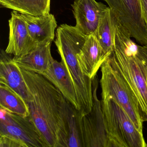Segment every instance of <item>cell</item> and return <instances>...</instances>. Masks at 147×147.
Masks as SVG:
<instances>
[{
	"instance_id": "cell-1",
	"label": "cell",
	"mask_w": 147,
	"mask_h": 147,
	"mask_svg": "<svg viewBox=\"0 0 147 147\" xmlns=\"http://www.w3.org/2000/svg\"><path fill=\"white\" fill-rule=\"evenodd\" d=\"M21 69L30 93V116L47 146L68 147L67 100L42 75Z\"/></svg>"
},
{
	"instance_id": "cell-2",
	"label": "cell",
	"mask_w": 147,
	"mask_h": 147,
	"mask_svg": "<svg viewBox=\"0 0 147 147\" xmlns=\"http://www.w3.org/2000/svg\"><path fill=\"white\" fill-rule=\"evenodd\" d=\"M112 15L114 48L112 57L137 100L143 120L147 121V78L138 54V45L131 40L129 31Z\"/></svg>"
},
{
	"instance_id": "cell-3",
	"label": "cell",
	"mask_w": 147,
	"mask_h": 147,
	"mask_svg": "<svg viewBox=\"0 0 147 147\" xmlns=\"http://www.w3.org/2000/svg\"><path fill=\"white\" fill-rule=\"evenodd\" d=\"M101 107L109 147H146L143 134L111 97L102 98Z\"/></svg>"
},
{
	"instance_id": "cell-4",
	"label": "cell",
	"mask_w": 147,
	"mask_h": 147,
	"mask_svg": "<svg viewBox=\"0 0 147 147\" xmlns=\"http://www.w3.org/2000/svg\"><path fill=\"white\" fill-rule=\"evenodd\" d=\"M100 68L101 98L111 97L116 100L128 114L136 129L143 133L144 121L139 104L111 55L103 63Z\"/></svg>"
},
{
	"instance_id": "cell-5",
	"label": "cell",
	"mask_w": 147,
	"mask_h": 147,
	"mask_svg": "<svg viewBox=\"0 0 147 147\" xmlns=\"http://www.w3.org/2000/svg\"><path fill=\"white\" fill-rule=\"evenodd\" d=\"M82 47V44L74 39L65 40L57 47L74 86L81 117L89 113L93 105V80L83 74L77 60Z\"/></svg>"
},
{
	"instance_id": "cell-6",
	"label": "cell",
	"mask_w": 147,
	"mask_h": 147,
	"mask_svg": "<svg viewBox=\"0 0 147 147\" xmlns=\"http://www.w3.org/2000/svg\"><path fill=\"white\" fill-rule=\"evenodd\" d=\"M0 135L11 137L26 147H47L30 115L23 117L1 108Z\"/></svg>"
},
{
	"instance_id": "cell-7",
	"label": "cell",
	"mask_w": 147,
	"mask_h": 147,
	"mask_svg": "<svg viewBox=\"0 0 147 147\" xmlns=\"http://www.w3.org/2000/svg\"><path fill=\"white\" fill-rule=\"evenodd\" d=\"M112 13L137 42L147 45V25L139 0H103Z\"/></svg>"
},
{
	"instance_id": "cell-8",
	"label": "cell",
	"mask_w": 147,
	"mask_h": 147,
	"mask_svg": "<svg viewBox=\"0 0 147 147\" xmlns=\"http://www.w3.org/2000/svg\"><path fill=\"white\" fill-rule=\"evenodd\" d=\"M98 86V79L96 75L92 80L93 105L92 110L80 117L83 147H109L101 101L97 96Z\"/></svg>"
},
{
	"instance_id": "cell-9",
	"label": "cell",
	"mask_w": 147,
	"mask_h": 147,
	"mask_svg": "<svg viewBox=\"0 0 147 147\" xmlns=\"http://www.w3.org/2000/svg\"><path fill=\"white\" fill-rule=\"evenodd\" d=\"M76 28L85 36L94 34L109 7L95 0H75L71 5Z\"/></svg>"
},
{
	"instance_id": "cell-10",
	"label": "cell",
	"mask_w": 147,
	"mask_h": 147,
	"mask_svg": "<svg viewBox=\"0 0 147 147\" xmlns=\"http://www.w3.org/2000/svg\"><path fill=\"white\" fill-rule=\"evenodd\" d=\"M11 15L9 20V42L5 51L14 57L23 56L36 49L38 45L31 37L20 13L13 11Z\"/></svg>"
},
{
	"instance_id": "cell-11",
	"label": "cell",
	"mask_w": 147,
	"mask_h": 147,
	"mask_svg": "<svg viewBox=\"0 0 147 147\" xmlns=\"http://www.w3.org/2000/svg\"><path fill=\"white\" fill-rule=\"evenodd\" d=\"M0 83L19 94L26 103L30 100V93L21 68L3 50L0 54Z\"/></svg>"
},
{
	"instance_id": "cell-12",
	"label": "cell",
	"mask_w": 147,
	"mask_h": 147,
	"mask_svg": "<svg viewBox=\"0 0 147 147\" xmlns=\"http://www.w3.org/2000/svg\"><path fill=\"white\" fill-rule=\"evenodd\" d=\"M109 56L105 53L96 36L92 34L87 36L81 50L77 54V58L83 74L93 80Z\"/></svg>"
},
{
	"instance_id": "cell-13",
	"label": "cell",
	"mask_w": 147,
	"mask_h": 147,
	"mask_svg": "<svg viewBox=\"0 0 147 147\" xmlns=\"http://www.w3.org/2000/svg\"><path fill=\"white\" fill-rule=\"evenodd\" d=\"M26 24L29 33L38 45L52 43L55 37L57 23L54 15L50 13L35 16L20 13Z\"/></svg>"
},
{
	"instance_id": "cell-14",
	"label": "cell",
	"mask_w": 147,
	"mask_h": 147,
	"mask_svg": "<svg viewBox=\"0 0 147 147\" xmlns=\"http://www.w3.org/2000/svg\"><path fill=\"white\" fill-rule=\"evenodd\" d=\"M53 84L67 100L79 111L76 91L64 63L54 60L49 69L41 74Z\"/></svg>"
},
{
	"instance_id": "cell-15",
	"label": "cell",
	"mask_w": 147,
	"mask_h": 147,
	"mask_svg": "<svg viewBox=\"0 0 147 147\" xmlns=\"http://www.w3.org/2000/svg\"><path fill=\"white\" fill-rule=\"evenodd\" d=\"M51 43L38 45L36 48L25 55L14 57L13 61L22 69L42 74L46 72L55 59L51 55Z\"/></svg>"
},
{
	"instance_id": "cell-16",
	"label": "cell",
	"mask_w": 147,
	"mask_h": 147,
	"mask_svg": "<svg viewBox=\"0 0 147 147\" xmlns=\"http://www.w3.org/2000/svg\"><path fill=\"white\" fill-rule=\"evenodd\" d=\"M51 0H0L3 7L22 14L38 16L50 13Z\"/></svg>"
},
{
	"instance_id": "cell-17",
	"label": "cell",
	"mask_w": 147,
	"mask_h": 147,
	"mask_svg": "<svg viewBox=\"0 0 147 147\" xmlns=\"http://www.w3.org/2000/svg\"><path fill=\"white\" fill-rule=\"evenodd\" d=\"M1 108L23 117L30 115L28 105L18 93L5 85H0Z\"/></svg>"
},
{
	"instance_id": "cell-18",
	"label": "cell",
	"mask_w": 147,
	"mask_h": 147,
	"mask_svg": "<svg viewBox=\"0 0 147 147\" xmlns=\"http://www.w3.org/2000/svg\"><path fill=\"white\" fill-rule=\"evenodd\" d=\"M94 35L106 54L108 56L111 55L114 48V28L112 13L110 8L101 19Z\"/></svg>"
},
{
	"instance_id": "cell-19",
	"label": "cell",
	"mask_w": 147,
	"mask_h": 147,
	"mask_svg": "<svg viewBox=\"0 0 147 147\" xmlns=\"http://www.w3.org/2000/svg\"><path fill=\"white\" fill-rule=\"evenodd\" d=\"M80 117L78 110L67 101L66 123L68 136V147H83Z\"/></svg>"
},
{
	"instance_id": "cell-20",
	"label": "cell",
	"mask_w": 147,
	"mask_h": 147,
	"mask_svg": "<svg viewBox=\"0 0 147 147\" xmlns=\"http://www.w3.org/2000/svg\"><path fill=\"white\" fill-rule=\"evenodd\" d=\"M0 147H26L17 139L5 135H0Z\"/></svg>"
},
{
	"instance_id": "cell-21",
	"label": "cell",
	"mask_w": 147,
	"mask_h": 147,
	"mask_svg": "<svg viewBox=\"0 0 147 147\" xmlns=\"http://www.w3.org/2000/svg\"><path fill=\"white\" fill-rule=\"evenodd\" d=\"M138 54L142 62L147 78V45H138Z\"/></svg>"
},
{
	"instance_id": "cell-22",
	"label": "cell",
	"mask_w": 147,
	"mask_h": 147,
	"mask_svg": "<svg viewBox=\"0 0 147 147\" xmlns=\"http://www.w3.org/2000/svg\"><path fill=\"white\" fill-rule=\"evenodd\" d=\"M144 19L147 25V0H139Z\"/></svg>"
}]
</instances>
